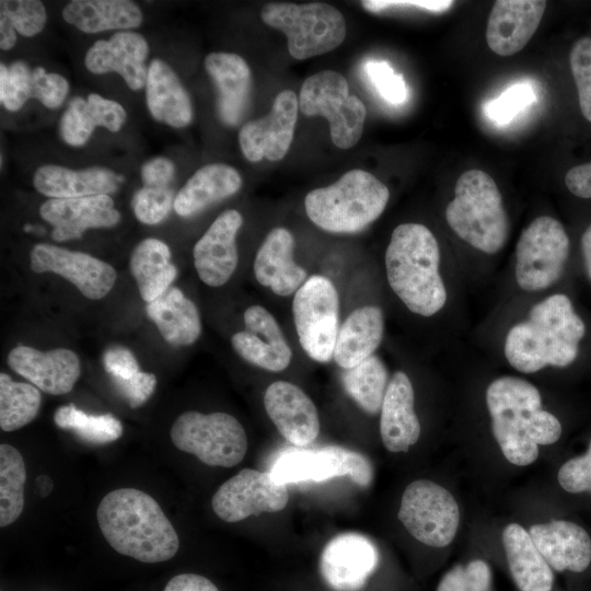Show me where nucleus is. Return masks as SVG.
I'll list each match as a JSON object with an SVG mask.
<instances>
[{
	"instance_id": "1",
	"label": "nucleus",
	"mask_w": 591,
	"mask_h": 591,
	"mask_svg": "<svg viewBox=\"0 0 591 591\" xmlns=\"http://www.w3.org/2000/svg\"><path fill=\"white\" fill-rule=\"evenodd\" d=\"M99 526L119 554L142 563L171 559L178 551L175 529L160 505L136 488L109 491L96 511Z\"/></svg>"
},
{
	"instance_id": "2",
	"label": "nucleus",
	"mask_w": 591,
	"mask_h": 591,
	"mask_svg": "<svg viewBox=\"0 0 591 591\" xmlns=\"http://www.w3.org/2000/svg\"><path fill=\"white\" fill-rule=\"evenodd\" d=\"M586 325L565 294H554L535 304L529 318L514 325L506 337L509 363L524 373L545 367H566L578 355Z\"/></svg>"
},
{
	"instance_id": "3",
	"label": "nucleus",
	"mask_w": 591,
	"mask_h": 591,
	"mask_svg": "<svg viewBox=\"0 0 591 591\" xmlns=\"http://www.w3.org/2000/svg\"><path fill=\"white\" fill-rule=\"evenodd\" d=\"M439 263V245L427 227L403 223L394 229L385 252L387 280L407 309L421 316L436 314L447 301Z\"/></svg>"
},
{
	"instance_id": "4",
	"label": "nucleus",
	"mask_w": 591,
	"mask_h": 591,
	"mask_svg": "<svg viewBox=\"0 0 591 591\" xmlns=\"http://www.w3.org/2000/svg\"><path fill=\"white\" fill-rule=\"evenodd\" d=\"M389 188L371 173L355 169L329 186L311 190L304 199L309 219L333 233L363 230L384 211Z\"/></svg>"
},
{
	"instance_id": "5",
	"label": "nucleus",
	"mask_w": 591,
	"mask_h": 591,
	"mask_svg": "<svg viewBox=\"0 0 591 591\" xmlns=\"http://www.w3.org/2000/svg\"><path fill=\"white\" fill-rule=\"evenodd\" d=\"M445 219L459 237L487 253L499 252L508 236L502 197L493 177L482 170L460 175Z\"/></svg>"
},
{
	"instance_id": "6",
	"label": "nucleus",
	"mask_w": 591,
	"mask_h": 591,
	"mask_svg": "<svg viewBox=\"0 0 591 591\" xmlns=\"http://www.w3.org/2000/svg\"><path fill=\"white\" fill-rule=\"evenodd\" d=\"M486 403L494 437L505 457L519 466L533 463L538 445L530 439V430L541 409L538 390L523 379L501 376L487 387Z\"/></svg>"
},
{
	"instance_id": "7",
	"label": "nucleus",
	"mask_w": 591,
	"mask_h": 591,
	"mask_svg": "<svg viewBox=\"0 0 591 591\" xmlns=\"http://www.w3.org/2000/svg\"><path fill=\"white\" fill-rule=\"evenodd\" d=\"M260 18L286 35L289 53L298 60L335 49L347 34L344 15L323 2L268 3L262 8Z\"/></svg>"
},
{
	"instance_id": "8",
	"label": "nucleus",
	"mask_w": 591,
	"mask_h": 591,
	"mask_svg": "<svg viewBox=\"0 0 591 591\" xmlns=\"http://www.w3.org/2000/svg\"><path fill=\"white\" fill-rule=\"evenodd\" d=\"M170 434L178 450L210 466H235L247 450L243 426L225 413L185 412L173 422Z\"/></svg>"
},
{
	"instance_id": "9",
	"label": "nucleus",
	"mask_w": 591,
	"mask_h": 591,
	"mask_svg": "<svg viewBox=\"0 0 591 591\" xmlns=\"http://www.w3.org/2000/svg\"><path fill=\"white\" fill-rule=\"evenodd\" d=\"M299 109L306 116H324L332 141L339 149L356 146L362 136L364 104L349 94L348 82L339 72L324 70L306 78L299 94Z\"/></svg>"
},
{
	"instance_id": "10",
	"label": "nucleus",
	"mask_w": 591,
	"mask_h": 591,
	"mask_svg": "<svg viewBox=\"0 0 591 591\" xmlns=\"http://www.w3.org/2000/svg\"><path fill=\"white\" fill-rule=\"evenodd\" d=\"M292 314L306 355L318 362L329 361L339 331V298L333 282L321 275L306 279L294 294Z\"/></svg>"
},
{
	"instance_id": "11",
	"label": "nucleus",
	"mask_w": 591,
	"mask_h": 591,
	"mask_svg": "<svg viewBox=\"0 0 591 591\" xmlns=\"http://www.w3.org/2000/svg\"><path fill=\"white\" fill-rule=\"evenodd\" d=\"M569 255V237L563 224L548 216L533 220L515 247V279L521 289L538 291L556 282Z\"/></svg>"
},
{
	"instance_id": "12",
	"label": "nucleus",
	"mask_w": 591,
	"mask_h": 591,
	"mask_svg": "<svg viewBox=\"0 0 591 591\" xmlns=\"http://www.w3.org/2000/svg\"><path fill=\"white\" fill-rule=\"evenodd\" d=\"M398 519L417 541L440 548L453 541L460 510L445 488L428 479H418L406 487Z\"/></svg>"
},
{
	"instance_id": "13",
	"label": "nucleus",
	"mask_w": 591,
	"mask_h": 591,
	"mask_svg": "<svg viewBox=\"0 0 591 591\" xmlns=\"http://www.w3.org/2000/svg\"><path fill=\"white\" fill-rule=\"evenodd\" d=\"M269 473L283 485L348 476L357 485L368 487L373 478V467L364 455L334 445L287 450L276 459Z\"/></svg>"
},
{
	"instance_id": "14",
	"label": "nucleus",
	"mask_w": 591,
	"mask_h": 591,
	"mask_svg": "<svg viewBox=\"0 0 591 591\" xmlns=\"http://www.w3.org/2000/svg\"><path fill=\"white\" fill-rule=\"evenodd\" d=\"M287 485L270 473L244 468L224 482L215 493L211 506L225 522H237L264 512H278L288 503Z\"/></svg>"
},
{
	"instance_id": "15",
	"label": "nucleus",
	"mask_w": 591,
	"mask_h": 591,
	"mask_svg": "<svg viewBox=\"0 0 591 591\" xmlns=\"http://www.w3.org/2000/svg\"><path fill=\"white\" fill-rule=\"evenodd\" d=\"M380 561L376 546L359 533H343L324 546L318 561L323 582L332 591H363Z\"/></svg>"
},
{
	"instance_id": "16",
	"label": "nucleus",
	"mask_w": 591,
	"mask_h": 591,
	"mask_svg": "<svg viewBox=\"0 0 591 591\" xmlns=\"http://www.w3.org/2000/svg\"><path fill=\"white\" fill-rule=\"evenodd\" d=\"M30 265L35 273L50 271L63 277L91 300L104 298L117 277L113 266L94 256L46 243L31 250Z\"/></svg>"
},
{
	"instance_id": "17",
	"label": "nucleus",
	"mask_w": 591,
	"mask_h": 591,
	"mask_svg": "<svg viewBox=\"0 0 591 591\" xmlns=\"http://www.w3.org/2000/svg\"><path fill=\"white\" fill-rule=\"evenodd\" d=\"M299 100L291 90L281 91L265 117L250 120L239 132L243 155L251 162L264 158L279 161L288 152L294 134Z\"/></svg>"
},
{
	"instance_id": "18",
	"label": "nucleus",
	"mask_w": 591,
	"mask_h": 591,
	"mask_svg": "<svg viewBox=\"0 0 591 591\" xmlns=\"http://www.w3.org/2000/svg\"><path fill=\"white\" fill-rule=\"evenodd\" d=\"M245 331L231 337L234 351L247 362L268 371L285 370L292 351L276 318L265 308L251 305L243 315Z\"/></svg>"
},
{
	"instance_id": "19",
	"label": "nucleus",
	"mask_w": 591,
	"mask_h": 591,
	"mask_svg": "<svg viewBox=\"0 0 591 591\" xmlns=\"http://www.w3.org/2000/svg\"><path fill=\"white\" fill-rule=\"evenodd\" d=\"M39 216L53 225L57 242L80 239L88 229L111 228L120 220L109 195L80 198H50L39 207Z\"/></svg>"
},
{
	"instance_id": "20",
	"label": "nucleus",
	"mask_w": 591,
	"mask_h": 591,
	"mask_svg": "<svg viewBox=\"0 0 591 591\" xmlns=\"http://www.w3.org/2000/svg\"><path fill=\"white\" fill-rule=\"evenodd\" d=\"M242 223L243 218L237 210H225L196 242L194 265L206 285L220 287L235 271L239 260L235 237Z\"/></svg>"
},
{
	"instance_id": "21",
	"label": "nucleus",
	"mask_w": 591,
	"mask_h": 591,
	"mask_svg": "<svg viewBox=\"0 0 591 591\" xmlns=\"http://www.w3.org/2000/svg\"><path fill=\"white\" fill-rule=\"evenodd\" d=\"M267 415L280 434L297 447L311 444L320 432V418L312 399L296 384L271 383L264 395Z\"/></svg>"
},
{
	"instance_id": "22",
	"label": "nucleus",
	"mask_w": 591,
	"mask_h": 591,
	"mask_svg": "<svg viewBox=\"0 0 591 591\" xmlns=\"http://www.w3.org/2000/svg\"><path fill=\"white\" fill-rule=\"evenodd\" d=\"M149 54L147 39L139 33L120 31L108 39L96 40L86 51L84 65L94 74L117 72L130 90L146 86Z\"/></svg>"
},
{
	"instance_id": "23",
	"label": "nucleus",
	"mask_w": 591,
	"mask_h": 591,
	"mask_svg": "<svg viewBox=\"0 0 591 591\" xmlns=\"http://www.w3.org/2000/svg\"><path fill=\"white\" fill-rule=\"evenodd\" d=\"M7 361L13 371L51 395L69 393L81 373L78 356L66 348L39 351L18 346L9 352Z\"/></svg>"
},
{
	"instance_id": "24",
	"label": "nucleus",
	"mask_w": 591,
	"mask_h": 591,
	"mask_svg": "<svg viewBox=\"0 0 591 591\" xmlns=\"http://www.w3.org/2000/svg\"><path fill=\"white\" fill-rule=\"evenodd\" d=\"M545 8L542 0L496 1L486 27L488 47L502 57L520 51L537 30Z\"/></svg>"
},
{
	"instance_id": "25",
	"label": "nucleus",
	"mask_w": 591,
	"mask_h": 591,
	"mask_svg": "<svg viewBox=\"0 0 591 591\" xmlns=\"http://www.w3.org/2000/svg\"><path fill=\"white\" fill-rule=\"evenodd\" d=\"M205 69L217 89V111L228 126H236L250 103L252 77L246 61L232 53H211L205 58Z\"/></svg>"
},
{
	"instance_id": "26",
	"label": "nucleus",
	"mask_w": 591,
	"mask_h": 591,
	"mask_svg": "<svg viewBox=\"0 0 591 591\" xmlns=\"http://www.w3.org/2000/svg\"><path fill=\"white\" fill-rule=\"evenodd\" d=\"M529 533L552 569L581 572L589 567L591 538L580 525L554 520L532 525Z\"/></svg>"
},
{
	"instance_id": "27",
	"label": "nucleus",
	"mask_w": 591,
	"mask_h": 591,
	"mask_svg": "<svg viewBox=\"0 0 591 591\" xmlns=\"http://www.w3.org/2000/svg\"><path fill=\"white\" fill-rule=\"evenodd\" d=\"M294 239L285 228L273 229L258 248L254 275L264 287L278 296H290L305 282L306 271L293 257Z\"/></svg>"
},
{
	"instance_id": "28",
	"label": "nucleus",
	"mask_w": 591,
	"mask_h": 591,
	"mask_svg": "<svg viewBox=\"0 0 591 591\" xmlns=\"http://www.w3.org/2000/svg\"><path fill=\"white\" fill-rule=\"evenodd\" d=\"M380 433L391 452H407L420 436V424L414 410V389L403 371L393 374L381 406Z\"/></svg>"
},
{
	"instance_id": "29",
	"label": "nucleus",
	"mask_w": 591,
	"mask_h": 591,
	"mask_svg": "<svg viewBox=\"0 0 591 591\" xmlns=\"http://www.w3.org/2000/svg\"><path fill=\"white\" fill-rule=\"evenodd\" d=\"M120 181L121 177L113 170L100 166L71 170L46 164L39 166L33 176L35 189L49 199L111 195L118 190Z\"/></svg>"
},
{
	"instance_id": "30",
	"label": "nucleus",
	"mask_w": 591,
	"mask_h": 591,
	"mask_svg": "<svg viewBox=\"0 0 591 591\" xmlns=\"http://www.w3.org/2000/svg\"><path fill=\"white\" fill-rule=\"evenodd\" d=\"M127 113L118 102L90 93L86 99L76 96L70 100L59 121L62 140L71 147L86 143L95 128L104 127L112 132L121 129Z\"/></svg>"
},
{
	"instance_id": "31",
	"label": "nucleus",
	"mask_w": 591,
	"mask_h": 591,
	"mask_svg": "<svg viewBox=\"0 0 591 591\" xmlns=\"http://www.w3.org/2000/svg\"><path fill=\"white\" fill-rule=\"evenodd\" d=\"M146 102L153 119L171 127H186L193 119V106L186 89L162 59L154 58L148 67Z\"/></svg>"
},
{
	"instance_id": "32",
	"label": "nucleus",
	"mask_w": 591,
	"mask_h": 591,
	"mask_svg": "<svg viewBox=\"0 0 591 591\" xmlns=\"http://www.w3.org/2000/svg\"><path fill=\"white\" fill-rule=\"evenodd\" d=\"M242 186L240 173L224 163H211L197 170L177 193L175 212L188 218L227 197Z\"/></svg>"
},
{
	"instance_id": "33",
	"label": "nucleus",
	"mask_w": 591,
	"mask_h": 591,
	"mask_svg": "<svg viewBox=\"0 0 591 591\" xmlns=\"http://www.w3.org/2000/svg\"><path fill=\"white\" fill-rule=\"evenodd\" d=\"M502 544L511 577L520 591H552L553 569L529 532L511 523L502 532Z\"/></svg>"
},
{
	"instance_id": "34",
	"label": "nucleus",
	"mask_w": 591,
	"mask_h": 591,
	"mask_svg": "<svg viewBox=\"0 0 591 591\" xmlns=\"http://www.w3.org/2000/svg\"><path fill=\"white\" fill-rule=\"evenodd\" d=\"M384 331L382 310L364 305L352 311L338 331L333 358L344 368L351 369L372 356Z\"/></svg>"
},
{
	"instance_id": "35",
	"label": "nucleus",
	"mask_w": 591,
	"mask_h": 591,
	"mask_svg": "<svg viewBox=\"0 0 591 591\" xmlns=\"http://www.w3.org/2000/svg\"><path fill=\"white\" fill-rule=\"evenodd\" d=\"M61 14L68 24L88 34L136 28L143 20L140 7L130 0H72Z\"/></svg>"
},
{
	"instance_id": "36",
	"label": "nucleus",
	"mask_w": 591,
	"mask_h": 591,
	"mask_svg": "<svg viewBox=\"0 0 591 591\" xmlns=\"http://www.w3.org/2000/svg\"><path fill=\"white\" fill-rule=\"evenodd\" d=\"M146 312L171 345H192L200 335L198 310L176 287H170L162 296L149 302Z\"/></svg>"
},
{
	"instance_id": "37",
	"label": "nucleus",
	"mask_w": 591,
	"mask_h": 591,
	"mask_svg": "<svg viewBox=\"0 0 591 591\" xmlns=\"http://www.w3.org/2000/svg\"><path fill=\"white\" fill-rule=\"evenodd\" d=\"M129 267L141 298L148 303L162 296L177 275L170 247L152 237L142 240L135 247Z\"/></svg>"
},
{
	"instance_id": "38",
	"label": "nucleus",
	"mask_w": 591,
	"mask_h": 591,
	"mask_svg": "<svg viewBox=\"0 0 591 591\" xmlns=\"http://www.w3.org/2000/svg\"><path fill=\"white\" fill-rule=\"evenodd\" d=\"M387 370L376 356H370L343 374L348 395L368 414L381 410L387 387Z\"/></svg>"
},
{
	"instance_id": "39",
	"label": "nucleus",
	"mask_w": 591,
	"mask_h": 591,
	"mask_svg": "<svg viewBox=\"0 0 591 591\" xmlns=\"http://www.w3.org/2000/svg\"><path fill=\"white\" fill-rule=\"evenodd\" d=\"M25 463L12 445H0V526L13 523L24 507Z\"/></svg>"
},
{
	"instance_id": "40",
	"label": "nucleus",
	"mask_w": 591,
	"mask_h": 591,
	"mask_svg": "<svg viewBox=\"0 0 591 591\" xmlns=\"http://www.w3.org/2000/svg\"><path fill=\"white\" fill-rule=\"evenodd\" d=\"M42 396L32 384L0 374V427L13 431L30 424L38 414Z\"/></svg>"
},
{
	"instance_id": "41",
	"label": "nucleus",
	"mask_w": 591,
	"mask_h": 591,
	"mask_svg": "<svg viewBox=\"0 0 591 591\" xmlns=\"http://www.w3.org/2000/svg\"><path fill=\"white\" fill-rule=\"evenodd\" d=\"M54 421L57 427L71 430L82 440L94 444L113 442L123 434L121 422L113 415H88L73 404L58 407Z\"/></svg>"
},
{
	"instance_id": "42",
	"label": "nucleus",
	"mask_w": 591,
	"mask_h": 591,
	"mask_svg": "<svg viewBox=\"0 0 591 591\" xmlns=\"http://www.w3.org/2000/svg\"><path fill=\"white\" fill-rule=\"evenodd\" d=\"M32 70L22 60L0 65V101L8 111H19L32 97Z\"/></svg>"
},
{
	"instance_id": "43",
	"label": "nucleus",
	"mask_w": 591,
	"mask_h": 591,
	"mask_svg": "<svg viewBox=\"0 0 591 591\" xmlns=\"http://www.w3.org/2000/svg\"><path fill=\"white\" fill-rule=\"evenodd\" d=\"M491 570L489 565L475 559L466 565H455L447 571L436 591H490Z\"/></svg>"
},
{
	"instance_id": "44",
	"label": "nucleus",
	"mask_w": 591,
	"mask_h": 591,
	"mask_svg": "<svg viewBox=\"0 0 591 591\" xmlns=\"http://www.w3.org/2000/svg\"><path fill=\"white\" fill-rule=\"evenodd\" d=\"M0 14L14 26L16 33L25 37L39 34L47 22V12L38 0H2Z\"/></svg>"
},
{
	"instance_id": "45",
	"label": "nucleus",
	"mask_w": 591,
	"mask_h": 591,
	"mask_svg": "<svg viewBox=\"0 0 591 591\" xmlns=\"http://www.w3.org/2000/svg\"><path fill=\"white\" fill-rule=\"evenodd\" d=\"M174 192L170 187L138 189L131 200L136 218L144 224L162 222L174 208Z\"/></svg>"
},
{
	"instance_id": "46",
	"label": "nucleus",
	"mask_w": 591,
	"mask_h": 591,
	"mask_svg": "<svg viewBox=\"0 0 591 591\" xmlns=\"http://www.w3.org/2000/svg\"><path fill=\"white\" fill-rule=\"evenodd\" d=\"M582 115L591 123V37L578 39L569 54Z\"/></svg>"
},
{
	"instance_id": "47",
	"label": "nucleus",
	"mask_w": 591,
	"mask_h": 591,
	"mask_svg": "<svg viewBox=\"0 0 591 591\" xmlns=\"http://www.w3.org/2000/svg\"><path fill=\"white\" fill-rule=\"evenodd\" d=\"M535 101L530 84L518 83L507 89L499 97L487 103L485 113L496 124H507L517 114Z\"/></svg>"
},
{
	"instance_id": "48",
	"label": "nucleus",
	"mask_w": 591,
	"mask_h": 591,
	"mask_svg": "<svg viewBox=\"0 0 591 591\" xmlns=\"http://www.w3.org/2000/svg\"><path fill=\"white\" fill-rule=\"evenodd\" d=\"M366 72L382 99L398 105L407 99V86L402 74L395 73L385 61L371 60L366 65Z\"/></svg>"
},
{
	"instance_id": "49",
	"label": "nucleus",
	"mask_w": 591,
	"mask_h": 591,
	"mask_svg": "<svg viewBox=\"0 0 591 591\" xmlns=\"http://www.w3.org/2000/svg\"><path fill=\"white\" fill-rule=\"evenodd\" d=\"M69 92V83L65 77L46 72L43 67L32 70V97L44 106L55 109L62 105Z\"/></svg>"
},
{
	"instance_id": "50",
	"label": "nucleus",
	"mask_w": 591,
	"mask_h": 591,
	"mask_svg": "<svg viewBox=\"0 0 591 591\" xmlns=\"http://www.w3.org/2000/svg\"><path fill=\"white\" fill-rule=\"evenodd\" d=\"M558 482L568 493L591 491V440L584 455L567 461L559 468Z\"/></svg>"
},
{
	"instance_id": "51",
	"label": "nucleus",
	"mask_w": 591,
	"mask_h": 591,
	"mask_svg": "<svg viewBox=\"0 0 591 591\" xmlns=\"http://www.w3.org/2000/svg\"><path fill=\"white\" fill-rule=\"evenodd\" d=\"M113 381L131 408H137L144 404L154 392L157 385L154 374L141 371L130 379H113Z\"/></svg>"
},
{
	"instance_id": "52",
	"label": "nucleus",
	"mask_w": 591,
	"mask_h": 591,
	"mask_svg": "<svg viewBox=\"0 0 591 591\" xmlns=\"http://www.w3.org/2000/svg\"><path fill=\"white\" fill-rule=\"evenodd\" d=\"M102 362L113 379L127 380L140 371L135 356L124 347L107 349L103 355Z\"/></svg>"
},
{
	"instance_id": "53",
	"label": "nucleus",
	"mask_w": 591,
	"mask_h": 591,
	"mask_svg": "<svg viewBox=\"0 0 591 591\" xmlns=\"http://www.w3.org/2000/svg\"><path fill=\"white\" fill-rule=\"evenodd\" d=\"M362 7L372 13H382L391 9H420L425 11H430L433 13H442L448 11L452 5L453 1L444 0H416V1H394V0H373V1H362Z\"/></svg>"
},
{
	"instance_id": "54",
	"label": "nucleus",
	"mask_w": 591,
	"mask_h": 591,
	"mask_svg": "<svg viewBox=\"0 0 591 591\" xmlns=\"http://www.w3.org/2000/svg\"><path fill=\"white\" fill-rule=\"evenodd\" d=\"M174 173V163L164 157L147 161L142 164L140 172L143 186L153 188L169 187Z\"/></svg>"
},
{
	"instance_id": "55",
	"label": "nucleus",
	"mask_w": 591,
	"mask_h": 591,
	"mask_svg": "<svg viewBox=\"0 0 591 591\" xmlns=\"http://www.w3.org/2000/svg\"><path fill=\"white\" fill-rule=\"evenodd\" d=\"M565 184L569 192L580 198H591V162L567 171Z\"/></svg>"
},
{
	"instance_id": "56",
	"label": "nucleus",
	"mask_w": 591,
	"mask_h": 591,
	"mask_svg": "<svg viewBox=\"0 0 591 591\" xmlns=\"http://www.w3.org/2000/svg\"><path fill=\"white\" fill-rule=\"evenodd\" d=\"M164 591H220L208 578L197 573H181L166 583Z\"/></svg>"
},
{
	"instance_id": "57",
	"label": "nucleus",
	"mask_w": 591,
	"mask_h": 591,
	"mask_svg": "<svg viewBox=\"0 0 591 591\" xmlns=\"http://www.w3.org/2000/svg\"><path fill=\"white\" fill-rule=\"evenodd\" d=\"M16 43V31L12 23L0 14V47L2 50L13 48Z\"/></svg>"
},
{
	"instance_id": "58",
	"label": "nucleus",
	"mask_w": 591,
	"mask_h": 591,
	"mask_svg": "<svg viewBox=\"0 0 591 591\" xmlns=\"http://www.w3.org/2000/svg\"><path fill=\"white\" fill-rule=\"evenodd\" d=\"M581 250L587 273L591 279V224L587 228L581 237Z\"/></svg>"
},
{
	"instance_id": "59",
	"label": "nucleus",
	"mask_w": 591,
	"mask_h": 591,
	"mask_svg": "<svg viewBox=\"0 0 591 591\" xmlns=\"http://www.w3.org/2000/svg\"><path fill=\"white\" fill-rule=\"evenodd\" d=\"M51 488L53 482L48 476L42 475L36 478V489H38L42 497L47 496L51 491Z\"/></svg>"
}]
</instances>
